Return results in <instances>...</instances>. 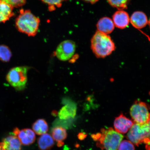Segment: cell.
<instances>
[{"mask_svg":"<svg viewBox=\"0 0 150 150\" xmlns=\"http://www.w3.org/2000/svg\"><path fill=\"white\" fill-rule=\"evenodd\" d=\"M97 142V147L102 150H117L123 136L112 127L101 129L100 133L91 136Z\"/></svg>","mask_w":150,"mask_h":150,"instance_id":"cell-1","label":"cell"},{"mask_svg":"<svg viewBox=\"0 0 150 150\" xmlns=\"http://www.w3.org/2000/svg\"><path fill=\"white\" fill-rule=\"evenodd\" d=\"M40 23V19L28 9H21L16 21V25L18 30L29 36L34 37L37 35Z\"/></svg>","mask_w":150,"mask_h":150,"instance_id":"cell-2","label":"cell"},{"mask_svg":"<svg viewBox=\"0 0 150 150\" xmlns=\"http://www.w3.org/2000/svg\"><path fill=\"white\" fill-rule=\"evenodd\" d=\"M91 46L93 53L98 58L106 57L115 49V45L110 35L98 31L92 38Z\"/></svg>","mask_w":150,"mask_h":150,"instance_id":"cell-3","label":"cell"},{"mask_svg":"<svg viewBox=\"0 0 150 150\" xmlns=\"http://www.w3.org/2000/svg\"><path fill=\"white\" fill-rule=\"evenodd\" d=\"M28 70V67L24 66L13 67L6 75L7 81L16 91H22L27 83Z\"/></svg>","mask_w":150,"mask_h":150,"instance_id":"cell-4","label":"cell"},{"mask_svg":"<svg viewBox=\"0 0 150 150\" xmlns=\"http://www.w3.org/2000/svg\"><path fill=\"white\" fill-rule=\"evenodd\" d=\"M150 135V118L143 124L134 123L127 134V137L133 144L139 146L145 144Z\"/></svg>","mask_w":150,"mask_h":150,"instance_id":"cell-5","label":"cell"},{"mask_svg":"<svg viewBox=\"0 0 150 150\" xmlns=\"http://www.w3.org/2000/svg\"><path fill=\"white\" fill-rule=\"evenodd\" d=\"M150 108L146 103L136 100L131 106L130 114L136 123L143 124L147 123L150 118Z\"/></svg>","mask_w":150,"mask_h":150,"instance_id":"cell-6","label":"cell"},{"mask_svg":"<svg viewBox=\"0 0 150 150\" xmlns=\"http://www.w3.org/2000/svg\"><path fill=\"white\" fill-rule=\"evenodd\" d=\"M76 50L75 42L71 40H66L60 44L56 48L55 55L60 60L66 61L74 55Z\"/></svg>","mask_w":150,"mask_h":150,"instance_id":"cell-7","label":"cell"},{"mask_svg":"<svg viewBox=\"0 0 150 150\" xmlns=\"http://www.w3.org/2000/svg\"><path fill=\"white\" fill-rule=\"evenodd\" d=\"M13 133L24 145H30L35 142V133L31 129H24L20 130L18 128H16L14 129Z\"/></svg>","mask_w":150,"mask_h":150,"instance_id":"cell-8","label":"cell"},{"mask_svg":"<svg viewBox=\"0 0 150 150\" xmlns=\"http://www.w3.org/2000/svg\"><path fill=\"white\" fill-rule=\"evenodd\" d=\"M134 122L123 114L115 118L114 126L115 130L121 134H126L134 125Z\"/></svg>","mask_w":150,"mask_h":150,"instance_id":"cell-9","label":"cell"},{"mask_svg":"<svg viewBox=\"0 0 150 150\" xmlns=\"http://www.w3.org/2000/svg\"><path fill=\"white\" fill-rule=\"evenodd\" d=\"M112 21L116 27L120 29L127 28L130 23L129 14L123 10H118L112 16Z\"/></svg>","mask_w":150,"mask_h":150,"instance_id":"cell-10","label":"cell"},{"mask_svg":"<svg viewBox=\"0 0 150 150\" xmlns=\"http://www.w3.org/2000/svg\"><path fill=\"white\" fill-rule=\"evenodd\" d=\"M21 142L14 135L9 136L0 142L1 150H21Z\"/></svg>","mask_w":150,"mask_h":150,"instance_id":"cell-11","label":"cell"},{"mask_svg":"<svg viewBox=\"0 0 150 150\" xmlns=\"http://www.w3.org/2000/svg\"><path fill=\"white\" fill-rule=\"evenodd\" d=\"M130 21L133 27L138 29L145 27L148 23L147 16L141 11H136L133 13Z\"/></svg>","mask_w":150,"mask_h":150,"instance_id":"cell-12","label":"cell"},{"mask_svg":"<svg viewBox=\"0 0 150 150\" xmlns=\"http://www.w3.org/2000/svg\"><path fill=\"white\" fill-rule=\"evenodd\" d=\"M97 31L108 35L113 31L115 25L111 18L105 17L99 20L97 22Z\"/></svg>","mask_w":150,"mask_h":150,"instance_id":"cell-13","label":"cell"},{"mask_svg":"<svg viewBox=\"0 0 150 150\" xmlns=\"http://www.w3.org/2000/svg\"><path fill=\"white\" fill-rule=\"evenodd\" d=\"M76 106L74 103H69L61 109L59 116L61 119L66 120L74 117L76 115Z\"/></svg>","mask_w":150,"mask_h":150,"instance_id":"cell-14","label":"cell"},{"mask_svg":"<svg viewBox=\"0 0 150 150\" xmlns=\"http://www.w3.org/2000/svg\"><path fill=\"white\" fill-rule=\"evenodd\" d=\"M38 144L40 150H48L53 147L54 140L51 135L46 133L39 137L38 140Z\"/></svg>","mask_w":150,"mask_h":150,"instance_id":"cell-15","label":"cell"},{"mask_svg":"<svg viewBox=\"0 0 150 150\" xmlns=\"http://www.w3.org/2000/svg\"><path fill=\"white\" fill-rule=\"evenodd\" d=\"M13 7L0 1V23H4L14 16Z\"/></svg>","mask_w":150,"mask_h":150,"instance_id":"cell-16","label":"cell"},{"mask_svg":"<svg viewBox=\"0 0 150 150\" xmlns=\"http://www.w3.org/2000/svg\"><path fill=\"white\" fill-rule=\"evenodd\" d=\"M33 129L35 134L38 135H42L47 132L48 130V124L44 119L38 120L33 124Z\"/></svg>","mask_w":150,"mask_h":150,"instance_id":"cell-17","label":"cell"},{"mask_svg":"<svg viewBox=\"0 0 150 150\" xmlns=\"http://www.w3.org/2000/svg\"><path fill=\"white\" fill-rule=\"evenodd\" d=\"M67 136L66 129L61 127H54L52 131V137L54 140L57 142H63Z\"/></svg>","mask_w":150,"mask_h":150,"instance_id":"cell-18","label":"cell"},{"mask_svg":"<svg viewBox=\"0 0 150 150\" xmlns=\"http://www.w3.org/2000/svg\"><path fill=\"white\" fill-rule=\"evenodd\" d=\"M12 53L10 48L4 45H0V60L4 62L10 61Z\"/></svg>","mask_w":150,"mask_h":150,"instance_id":"cell-19","label":"cell"},{"mask_svg":"<svg viewBox=\"0 0 150 150\" xmlns=\"http://www.w3.org/2000/svg\"><path fill=\"white\" fill-rule=\"evenodd\" d=\"M112 7L118 10H124L127 8V6L131 0H106Z\"/></svg>","mask_w":150,"mask_h":150,"instance_id":"cell-20","label":"cell"},{"mask_svg":"<svg viewBox=\"0 0 150 150\" xmlns=\"http://www.w3.org/2000/svg\"><path fill=\"white\" fill-rule=\"evenodd\" d=\"M42 2L48 5L50 11L55 10V6L60 7L62 3L65 0H40Z\"/></svg>","mask_w":150,"mask_h":150,"instance_id":"cell-21","label":"cell"},{"mask_svg":"<svg viewBox=\"0 0 150 150\" xmlns=\"http://www.w3.org/2000/svg\"><path fill=\"white\" fill-rule=\"evenodd\" d=\"M14 8H18L25 4L26 0H0Z\"/></svg>","mask_w":150,"mask_h":150,"instance_id":"cell-22","label":"cell"},{"mask_svg":"<svg viewBox=\"0 0 150 150\" xmlns=\"http://www.w3.org/2000/svg\"><path fill=\"white\" fill-rule=\"evenodd\" d=\"M117 150H135V148L130 141L124 140L121 142Z\"/></svg>","mask_w":150,"mask_h":150,"instance_id":"cell-23","label":"cell"},{"mask_svg":"<svg viewBox=\"0 0 150 150\" xmlns=\"http://www.w3.org/2000/svg\"><path fill=\"white\" fill-rule=\"evenodd\" d=\"M86 137H87V135L82 133H79L78 135L79 139L81 140L84 139Z\"/></svg>","mask_w":150,"mask_h":150,"instance_id":"cell-24","label":"cell"},{"mask_svg":"<svg viewBox=\"0 0 150 150\" xmlns=\"http://www.w3.org/2000/svg\"><path fill=\"white\" fill-rule=\"evenodd\" d=\"M86 2L91 3V4H94L97 2L99 0H82Z\"/></svg>","mask_w":150,"mask_h":150,"instance_id":"cell-25","label":"cell"},{"mask_svg":"<svg viewBox=\"0 0 150 150\" xmlns=\"http://www.w3.org/2000/svg\"><path fill=\"white\" fill-rule=\"evenodd\" d=\"M146 149L147 150H150V141L149 142L146 144Z\"/></svg>","mask_w":150,"mask_h":150,"instance_id":"cell-26","label":"cell"},{"mask_svg":"<svg viewBox=\"0 0 150 150\" xmlns=\"http://www.w3.org/2000/svg\"><path fill=\"white\" fill-rule=\"evenodd\" d=\"M64 144L63 142H57V146L58 147H61Z\"/></svg>","mask_w":150,"mask_h":150,"instance_id":"cell-27","label":"cell"},{"mask_svg":"<svg viewBox=\"0 0 150 150\" xmlns=\"http://www.w3.org/2000/svg\"><path fill=\"white\" fill-rule=\"evenodd\" d=\"M148 24H149L150 28V18L149 21H148Z\"/></svg>","mask_w":150,"mask_h":150,"instance_id":"cell-28","label":"cell"},{"mask_svg":"<svg viewBox=\"0 0 150 150\" xmlns=\"http://www.w3.org/2000/svg\"><path fill=\"white\" fill-rule=\"evenodd\" d=\"M0 150H1V148H0Z\"/></svg>","mask_w":150,"mask_h":150,"instance_id":"cell-29","label":"cell"},{"mask_svg":"<svg viewBox=\"0 0 150 150\" xmlns=\"http://www.w3.org/2000/svg\"><path fill=\"white\" fill-rule=\"evenodd\" d=\"M65 1H67V0H65Z\"/></svg>","mask_w":150,"mask_h":150,"instance_id":"cell-30","label":"cell"}]
</instances>
